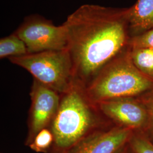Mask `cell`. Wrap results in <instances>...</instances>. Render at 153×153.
<instances>
[{"instance_id": "9a60e30c", "label": "cell", "mask_w": 153, "mask_h": 153, "mask_svg": "<svg viewBox=\"0 0 153 153\" xmlns=\"http://www.w3.org/2000/svg\"><path fill=\"white\" fill-rule=\"evenodd\" d=\"M142 96L143 97L140 100L145 105L148 112V125L146 131H149L151 136L152 138L150 140L152 141L153 140V88Z\"/></svg>"}, {"instance_id": "5bb4252c", "label": "cell", "mask_w": 153, "mask_h": 153, "mask_svg": "<svg viewBox=\"0 0 153 153\" xmlns=\"http://www.w3.org/2000/svg\"><path fill=\"white\" fill-rule=\"evenodd\" d=\"M129 48H153V27L135 36L131 37Z\"/></svg>"}, {"instance_id": "9c48e42d", "label": "cell", "mask_w": 153, "mask_h": 153, "mask_svg": "<svg viewBox=\"0 0 153 153\" xmlns=\"http://www.w3.org/2000/svg\"><path fill=\"white\" fill-rule=\"evenodd\" d=\"M130 36L133 37L153 27V0H137L128 7Z\"/></svg>"}, {"instance_id": "7c38bea8", "label": "cell", "mask_w": 153, "mask_h": 153, "mask_svg": "<svg viewBox=\"0 0 153 153\" xmlns=\"http://www.w3.org/2000/svg\"><path fill=\"white\" fill-rule=\"evenodd\" d=\"M54 143V136L49 128L41 130L28 147L36 153H49Z\"/></svg>"}, {"instance_id": "6da1fadb", "label": "cell", "mask_w": 153, "mask_h": 153, "mask_svg": "<svg viewBox=\"0 0 153 153\" xmlns=\"http://www.w3.org/2000/svg\"><path fill=\"white\" fill-rule=\"evenodd\" d=\"M75 83L83 88L128 47V8L93 4L80 6L63 23Z\"/></svg>"}, {"instance_id": "7a4b0ae2", "label": "cell", "mask_w": 153, "mask_h": 153, "mask_svg": "<svg viewBox=\"0 0 153 153\" xmlns=\"http://www.w3.org/2000/svg\"><path fill=\"white\" fill-rule=\"evenodd\" d=\"M103 117L84 88L75 83L61 95L59 108L49 126L54 136L49 152L65 153L89 134L107 126Z\"/></svg>"}, {"instance_id": "5b68a950", "label": "cell", "mask_w": 153, "mask_h": 153, "mask_svg": "<svg viewBox=\"0 0 153 153\" xmlns=\"http://www.w3.org/2000/svg\"><path fill=\"white\" fill-rule=\"evenodd\" d=\"M15 33L26 45L28 53L68 49L65 26H56L40 16L27 18Z\"/></svg>"}, {"instance_id": "2e32d148", "label": "cell", "mask_w": 153, "mask_h": 153, "mask_svg": "<svg viewBox=\"0 0 153 153\" xmlns=\"http://www.w3.org/2000/svg\"><path fill=\"white\" fill-rule=\"evenodd\" d=\"M115 153H136L131 149L129 143Z\"/></svg>"}, {"instance_id": "8fae6325", "label": "cell", "mask_w": 153, "mask_h": 153, "mask_svg": "<svg viewBox=\"0 0 153 153\" xmlns=\"http://www.w3.org/2000/svg\"><path fill=\"white\" fill-rule=\"evenodd\" d=\"M28 54L25 42L16 33L0 40V58L19 57Z\"/></svg>"}, {"instance_id": "ba28073f", "label": "cell", "mask_w": 153, "mask_h": 153, "mask_svg": "<svg viewBox=\"0 0 153 153\" xmlns=\"http://www.w3.org/2000/svg\"><path fill=\"white\" fill-rule=\"evenodd\" d=\"M133 130L114 126L98 129L84 137L65 153H115L127 145Z\"/></svg>"}, {"instance_id": "277c9868", "label": "cell", "mask_w": 153, "mask_h": 153, "mask_svg": "<svg viewBox=\"0 0 153 153\" xmlns=\"http://www.w3.org/2000/svg\"><path fill=\"white\" fill-rule=\"evenodd\" d=\"M9 60L61 95L68 92L75 83L74 66L68 49L28 53Z\"/></svg>"}, {"instance_id": "4fadbf2b", "label": "cell", "mask_w": 153, "mask_h": 153, "mask_svg": "<svg viewBox=\"0 0 153 153\" xmlns=\"http://www.w3.org/2000/svg\"><path fill=\"white\" fill-rule=\"evenodd\" d=\"M129 144L136 153H153V143L143 131H134Z\"/></svg>"}, {"instance_id": "e0dca14e", "label": "cell", "mask_w": 153, "mask_h": 153, "mask_svg": "<svg viewBox=\"0 0 153 153\" xmlns=\"http://www.w3.org/2000/svg\"><path fill=\"white\" fill-rule=\"evenodd\" d=\"M49 153H52V152H50Z\"/></svg>"}, {"instance_id": "8992f818", "label": "cell", "mask_w": 153, "mask_h": 153, "mask_svg": "<svg viewBox=\"0 0 153 153\" xmlns=\"http://www.w3.org/2000/svg\"><path fill=\"white\" fill-rule=\"evenodd\" d=\"M31 107L28 119L27 136L25 145L28 146L41 130L49 128L60 103L61 95L33 79L30 93Z\"/></svg>"}, {"instance_id": "30bf717a", "label": "cell", "mask_w": 153, "mask_h": 153, "mask_svg": "<svg viewBox=\"0 0 153 153\" xmlns=\"http://www.w3.org/2000/svg\"><path fill=\"white\" fill-rule=\"evenodd\" d=\"M129 51L134 65L153 80V48H129Z\"/></svg>"}, {"instance_id": "3957f363", "label": "cell", "mask_w": 153, "mask_h": 153, "mask_svg": "<svg viewBox=\"0 0 153 153\" xmlns=\"http://www.w3.org/2000/svg\"><path fill=\"white\" fill-rule=\"evenodd\" d=\"M153 88V79L134 65L128 47L103 67L84 89L90 101L97 104L114 99L135 98Z\"/></svg>"}, {"instance_id": "52a82bcc", "label": "cell", "mask_w": 153, "mask_h": 153, "mask_svg": "<svg viewBox=\"0 0 153 153\" xmlns=\"http://www.w3.org/2000/svg\"><path fill=\"white\" fill-rule=\"evenodd\" d=\"M97 105L102 114L115 126L133 131H146L148 112L141 100L135 98L114 99L100 102Z\"/></svg>"}]
</instances>
